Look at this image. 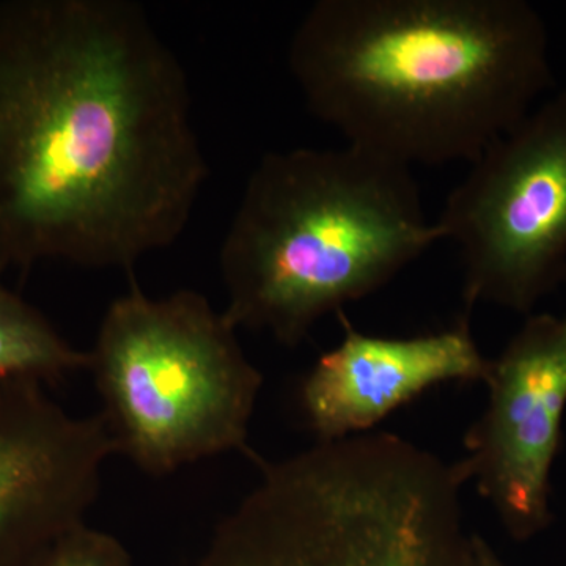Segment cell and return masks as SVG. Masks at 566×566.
<instances>
[{"label":"cell","instance_id":"8fae6325","mask_svg":"<svg viewBox=\"0 0 566 566\" xmlns=\"http://www.w3.org/2000/svg\"><path fill=\"white\" fill-rule=\"evenodd\" d=\"M41 566H128L112 536L84 524L66 532L40 557Z\"/></svg>","mask_w":566,"mask_h":566},{"label":"cell","instance_id":"52a82bcc","mask_svg":"<svg viewBox=\"0 0 566 566\" xmlns=\"http://www.w3.org/2000/svg\"><path fill=\"white\" fill-rule=\"evenodd\" d=\"M488 403L464 438L465 482L515 542L545 532L566 411V318L531 314L491 359Z\"/></svg>","mask_w":566,"mask_h":566},{"label":"cell","instance_id":"7a4b0ae2","mask_svg":"<svg viewBox=\"0 0 566 566\" xmlns=\"http://www.w3.org/2000/svg\"><path fill=\"white\" fill-rule=\"evenodd\" d=\"M286 59L314 117L409 169L474 163L556 85L527 0H318Z\"/></svg>","mask_w":566,"mask_h":566},{"label":"cell","instance_id":"3957f363","mask_svg":"<svg viewBox=\"0 0 566 566\" xmlns=\"http://www.w3.org/2000/svg\"><path fill=\"white\" fill-rule=\"evenodd\" d=\"M439 241L409 167L348 144L266 153L219 251L222 312L294 348Z\"/></svg>","mask_w":566,"mask_h":566},{"label":"cell","instance_id":"5b68a950","mask_svg":"<svg viewBox=\"0 0 566 566\" xmlns=\"http://www.w3.org/2000/svg\"><path fill=\"white\" fill-rule=\"evenodd\" d=\"M87 371L115 455L145 474L248 449L263 375L202 293L153 297L132 283L103 315Z\"/></svg>","mask_w":566,"mask_h":566},{"label":"cell","instance_id":"277c9868","mask_svg":"<svg viewBox=\"0 0 566 566\" xmlns=\"http://www.w3.org/2000/svg\"><path fill=\"white\" fill-rule=\"evenodd\" d=\"M458 463L385 431L262 464L203 566H469Z\"/></svg>","mask_w":566,"mask_h":566},{"label":"cell","instance_id":"30bf717a","mask_svg":"<svg viewBox=\"0 0 566 566\" xmlns=\"http://www.w3.org/2000/svg\"><path fill=\"white\" fill-rule=\"evenodd\" d=\"M0 275V381L40 385L88 370V352L74 348L41 312L7 289Z\"/></svg>","mask_w":566,"mask_h":566},{"label":"cell","instance_id":"6da1fadb","mask_svg":"<svg viewBox=\"0 0 566 566\" xmlns=\"http://www.w3.org/2000/svg\"><path fill=\"white\" fill-rule=\"evenodd\" d=\"M208 174L186 71L139 3L0 2V275L133 271Z\"/></svg>","mask_w":566,"mask_h":566},{"label":"cell","instance_id":"9c48e42d","mask_svg":"<svg viewBox=\"0 0 566 566\" xmlns=\"http://www.w3.org/2000/svg\"><path fill=\"white\" fill-rule=\"evenodd\" d=\"M338 316L344 338L316 360L300 389L304 422L316 442L374 431L431 387L485 382L491 359L480 352L468 314L449 329L400 338L360 333Z\"/></svg>","mask_w":566,"mask_h":566},{"label":"cell","instance_id":"8992f818","mask_svg":"<svg viewBox=\"0 0 566 566\" xmlns=\"http://www.w3.org/2000/svg\"><path fill=\"white\" fill-rule=\"evenodd\" d=\"M436 219L463 266L464 314H534L566 281V88L495 139Z\"/></svg>","mask_w":566,"mask_h":566},{"label":"cell","instance_id":"ba28073f","mask_svg":"<svg viewBox=\"0 0 566 566\" xmlns=\"http://www.w3.org/2000/svg\"><path fill=\"white\" fill-rule=\"evenodd\" d=\"M115 455L103 416L70 415L31 381H0V566L39 560L85 523Z\"/></svg>","mask_w":566,"mask_h":566},{"label":"cell","instance_id":"7c38bea8","mask_svg":"<svg viewBox=\"0 0 566 566\" xmlns=\"http://www.w3.org/2000/svg\"><path fill=\"white\" fill-rule=\"evenodd\" d=\"M469 566H509L495 553L494 547L483 536L472 534L471 565Z\"/></svg>","mask_w":566,"mask_h":566}]
</instances>
